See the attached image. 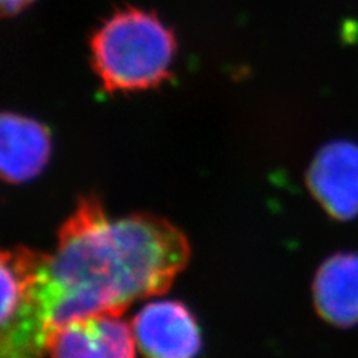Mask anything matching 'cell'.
<instances>
[{
  "label": "cell",
  "mask_w": 358,
  "mask_h": 358,
  "mask_svg": "<svg viewBox=\"0 0 358 358\" xmlns=\"http://www.w3.org/2000/svg\"><path fill=\"white\" fill-rule=\"evenodd\" d=\"M188 260V239L171 221L150 214L112 218L97 197L81 199L54 252L36 257L51 338L75 320L120 317L134 301L164 294Z\"/></svg>",
  "instance_id": "1"
},
{
  "label": "cell",
  "mask_w": 358,
  "mask_h": 358,
  "mask_svg": "<svg viewBox=\"0 0 358 358\" xmlns=\"http://www.w3.org/2000/svg\"><path fill=\"white\" fill-rule=\"evenodd\" d=\"M50 155V131L42 122L5 112L0 122V172L6 182L35 179L48 164Z\"/></svg>",
  "instance_id": "7"
},
{
  "label": "cell",
  "mask_w": 358,
  "mask_h": 358,
  "mask_svg": "<svg viewBox=\"0 0 358 358\" xmlns=\"http://www.w3.org/2000/svg\"><path fill=\"white\" fill-rule=\"evenodd\" d=\"M312 196L329 215L346 221L358 215V145L348 141L322 147L308 171Z\"/></svg>",
  "instance_id": "5"
},
{
  "label": "cell",
  "mask_w": 358,
  "mask_h": 358,
  "mask_svg": "<svg viewBox=\"0 0 358 358\" xmlns=\"http://www.w3.org/2000/svg\"><path fill=\"white\" fill-rule=\"evenodd\" d=\"M36 255L24 246L2 254L0 358H43L51 326L36 287Z\"/></svg>",
  "instance_id": "3"
},
{
  "label": "cell",
  "mask_w": 358,
  "mask_h": 358,
  "mask_svg": "<svg viewBox=\"0 0 358 358\" xmlns=\"http://www.w3.org/2000/svg\"><path fill=\"white\" fill-rule=\"evenodd\" d=\"M131 331L145 358H196L201 350L199 324L178 300L145 305L133 318Z\"/></svg>",
  "instance_id": "4"
},
{
  "label": "cell",
  "mask_w": 358,
  "mask_h": 358,
  "mask_svg": "<svg viewBox=\"0 0 358 358\" xmlns=\"http://www.w3.org/2000/svg\"><path fill=\"white\" fill-rule=\"evenodd\" d=\"M90 51L106 92L134 93L159 87L169 78L176 39L155 14L129 6L96 29Z\"/></svg>",
  "instance_id": "2"
},
{
  "label": "cell",
  "mask_w": 358,
  "mask_h": 358,
  "mask_svg": "<svg viewBox=\"0 0 358 358\" xmlns=\"http://www.w3.org/2000/svg\"><path fill=\"white\" fill-rule=\"evenodd\" d=\"M320 317L336 327L358 324V254L338 252L324 262L312 284Z\"/></svg>",
  "instance_id": "8"
},
{
  "label": "cell",
  "mask_w": 358,
  "mask_h": 358,
  "mask_svg": "<svg viewBox=\"0 0 358 358\" xmlns=\"http://www.w3.org/2000/svg\"><path fill=\"white\" fill-rule=\"evenodd\" d=\"M35 0H0V5H2V13L3 15H17L21 10H24L27 6H30Z\"/></svg>",
  "instance_id": "9"
},
{
  "label": "cell",
  "mask_w": 358,
  "mask_h": 358,
  "mask_svg": "<svg viewBox=\"0 0 358 358\" xmlns=\"http://www.w3.org/2000/svg\"><path fill=\"white\" fill-rule=\"evenodd\" d=\"M131 329L112 315H93L66 324L52 334L51 358H136Z\"/></svg>",
  "instance_id": "6"
}]
</instances>
